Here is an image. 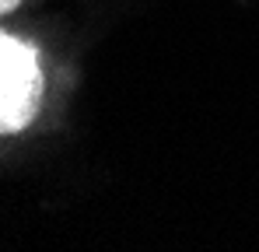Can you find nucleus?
<instances>
[{"instance_id": "2", "label": "nucleus", "mask_w": 259, "mask_h": 252, "mask_svg": "<svg viewBox=\"0 0 259 252\" xmlns=\"http://www.w3.org/2000/svg\"><path fill=\"white\" fill-rule=\"evenodd\" d=\"M21 0H0V14H7V11H14Z\"/></svg>"}, {"instance_id": "1", "label": "nucleus", "mask_w": 259, "mask_h": 252, "mask_svg": "<svg viewBox=\"0 0 259 252\" xmlns=\"http://www.w3.org/2000/svg\"><path fill=\"white\" fill-rule=\"evenodd\" d=\"M46 77L28 42L0 32V133H18L42 105Z\"/></svg>"}]
</instances>
